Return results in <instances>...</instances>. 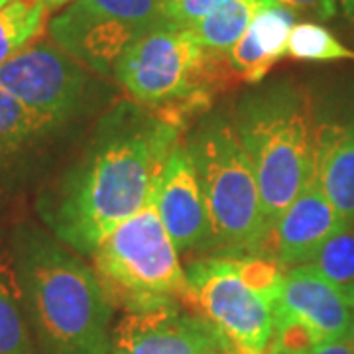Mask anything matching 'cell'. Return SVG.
I'll use <instances>...</instances> for the list:
<instances>
[{"instance_id":"1","label":"cell","mask_w":354,"mask_h":354,"mask_svg":"<svg viewBox=\"0 0 354 354\" xmlns=\"http://www.w3.org/2000/svg\"><path fill=\"white\" fill-rule=\"evenodd\" d=\"M181 124L162 113L122 102L104 114L83 156L39 201L55 239L83 256L142 211L158 187Z\"/></svg>"},{"instance_id":"2","label":"cell","mask_w":354,"mask_h":354,"mask_svg":"<svg viewBox=\"0 0 354 354\" xmlns=\"http://www.w3.org/2000/svg\"><path fill=\"white\" fill-rule=\"evenodd\" d=\"M14 272L44 353L111 354L113 304L77 252L38 228H22Z\"/></svg>"},{"instance_id":"3","label":"cell","mask_w":354,"mask_h":354,"mask_svg":"<svg viewBox=\"0 0 354 354\" xmlns=\"http://www.w3.org/2000/svg\"><path fill=\"white\" fill-rule=\"evenodd\" d=\"M232 124L252 162L266 218L274 230L315 169L311 104L291 83H274L242 97Z\"/></svg>"},{"instance_id":"4","label":"cell","mask_w":354,"mask_h":354,"mask_svg":"<svg viewBox=\"0 0 354 354\" xmlns=\"http://www.w3.org/2000/svg\"><path fill=\"white\" fill-rule=\"evenodd\" d=\"M185 146L211 218L213 252L270 258L272 228L252 162L234 124L221 114H209L191 130Z\"/></svg>"},{"instance_id":"5","label":"cell","mask_w":354,"mask_h":354,"mask_svg":"<svg viewBox=\"0 0 354 354\" xmlns=\"http://www.w3.org/2000/svg\"><path fill=\"white\" fill-rule=\"evenodd\" d=\"M91 258L106 297L127 313L189 304V281L153 197L111 230Z\"/></svg>"},{"instance_id":"6","label":"cell","mask_w":354,"mask_h":354,"mask_svg":"<svg viewBox=\"0 0 354 354\" xmlns=\"http://www.w3.org/2000/svg\"><path fill=\"white\" fill-rule=\"evenodd\" d=\"M221 59L189 28L160 24L136 38L113 67L114 79L146 106H167V118L181 124L209 102Z\"/></svg>"},{"instance_id":"7","label":"cell","mask_w":354,"mask_h":354,"mask_svg":"<svg viewBox=\"0 0 354 354\" xmlns=\"http://www.w3.org/2000/svg\"><path fill=\"white\" fill-rule=\"evenodd\" d=\"M189 305L227 342L230 354H268L276 305L242 279L232 256H211L187 266Z\"/></svg>"},{"instance_id":"8","label":"cell","mask_w":354,"mask_h":354,"mask_svg":"<svg viewBox=\"0 0 354 354\" xmlns=\"http://www.w3.org/2000/svg\"><path fill=\"white\" fill-rule=\"evenodd\" d=\"M88 83L87 67L50 41L28 44L0 65V88L53 127L79 114Z\"/></svg>"},{"instance_id":"9","label":"cell","mask_w":354,"mask_h":354,"mask_svg":"<svg viewBox=\"0 0 354 354\" xmlns=\"http://www.w3.org/2000/svg\"><path fill=\"white\" fill-rule=\"evenodd\" d=\"M111 354H230L227 342L201 315L181 304L130 311L113 329Z\"/></svg>"},{"instance_id":"10","label":"cell","mask_w":354,"mask_h":354,"mask_svg":"<svg viewBox=\"0 0 354 354\" xmlns=\"http://www.w3.org/2000/svg\"><path fill=\"white\" fill-rule=\"evenodd\" d=\"M148 30L87 0L71 2L50 22V36L57 48L87 69L113 73L114 64L128 46Z\"/></svg>"},{"instance_id":"11","label":"cell","mask_w":354,"mask_h":354,"mask_svg":"<svg viewBox=\"0 0 354 354\" xmlns=\"http://www.w3.org/2000/svg\"><path fill=\"white\" fill-rule=\"evenodd\" d=\"M153 203L177 252H213V227L205 195L189 150L181 140L165 160Z\"/></svg>"},{"instance_id":"12","label":"cell","mask_w":354,"mask_h":354,"mask_svg":"<svg viewBox=\"0 0 354 354\" xmlns=\"http://www.w3.org/2000/svg\"><path fill=\"white\" fill-rule=\"evenodd\" d=\"M344 223L348 221L337 213L319 187L315 176H311L272 230L270 258L288 270L307 264L321 244Z\"/></svg>"},{"instance_id":"13","label":"cell","mask_w":354,"mask_h":354,"mask_svg":"<svg viewBox=\"0 0 354 354\" xmlns=\"http://www.w3.org/2000/svg\"><path fill=\"white\" fill-rule=\"evenodd\" d=\"M276 313L301 321L321 342L344 339L354 309L346 304L342 290L307 266L286 270Z\"/></svg>"},{"instance_id":"14","label":"cell","mask_w":354,"mask_h":354,"mask_svg":"<svg viewBox=\"0 0 354 354\" xmlns=\"http://www.w3.org/2000/svg\"><path fill=\"white\" fill-rule=\"evenodd\" d=\"M293 26L295 14L279 2L262 10L236 46L227 51L230 69L248 83H260L288 53Z\"/></svg>"},{"instance_id":"15","label":"cell","mask_w":354,"mask_h":354,"mask_svg":"<svg viewBox=\"0 0 354 354\" xmlns=\"http://www.w3.org/2000/svg\"><path fill=\"white\" fill-rule=\"evenodd\" d=\"M313 176L337 213L354 223V120L317 128Z\"/></svg>"},{"instance_id":"16","label":"cell","mask_w":354,"mask_h":354,"mask_svg":"<svg viewBox=\"0 0 354 354\" xmlns=\"http://www.w3.org/2000/svg\"><path fill=\"white\" fill-rule=\"evenodd\" d=\"M55 128L0 88V171L14 167Z\"/></svg>"},{"instance_id":"17","label":"cell","mask_w":354,"mask_h":354,"mask_svg":"<svg viewBox=\"0 0 354 354\" xmlns=\"http://www.w3.org/2000/svg\"><path fill=\"white\" fill-rule=\"evenodd\" d=\"M278 0H218L215 8L195 28V36L207 50L227 53L246 34L258 14Z\"/></svg>"},{"instance_id":"18","label":"cell","mask_w":354,"mask_h":354,"mask_svg":"<svg viewBox=\"0 0 354 354\" xmlns=\"http://www.w3.org/2000/svg\"><path fill=\"white\" fill-rule=\"evenodd\" d=\"M46 14L44 0H10L0 8V65L38 38Z\"/></svg>"},{"instance_id":"19","label":"cell","mask_w":354,"mask_h":354,"mask_svg":"<svg viewBox=\"0 0 354 354\" xmlns=\"http://www.w3.org/2000/svg\"><path fill=\"white\" fill-rule=\"evenodd\" d=\"M304 266L315 270L339 290H346L354 281V223H344L335 230Z\"/></svg>"},{"instance_id":"20","label":"cell","mask_w":354,"mask_h":354,"mask_svg":"<svg viewBox=\"0 0 354 354\" xmlns=\"http://www.w3.org/2000/svg\"><path fill=\"white\" fill-rule=\"evenodd\" d=\"M288 55L299 62H354V51L342 46L330 30L315 22L293 26L288 41Z\"/></svg>"},{"instance_id":"21","label":"cell","mask_w":354,"mask_h":354,"mask_svg":"<svg viewBox=\"0 0 354 354\" xmlns=\"http://www.w3.org/2000/svg\"><path fill=\"white\" fill-rule=\"evenodd\" d=\"M18 299V288L0 291V354H36Z\"/></svg>"},{"instance_id":"22","label":"cell","mask_w":354,"mask_h":354,"mask_svg":"<svg viewBox=\"0 0 354 354\" xmlns=\"http://www.w3.org/2000/svg\"><path fill=\"white\" fill-rule=\"evenodd\" d=\"M313 330L301 321L283 313H276L274 319V335L270 341L268 354H311L319 344Z\"/></svg>"},{"instance_id":"23","label":"cell","mask_w":354,"mask_h":354,"mask_svg":"<svg viewBox=\"0 0 354 354\" xmlns=\"http://www.w3.org/2000/svg\"><path fill=\"white\" fill-rule=\"evenodd\" d=\"M218 0H164V18L179 28H195Z\"/></svg>"},{"instance_id":"24","label":"cell","mask_w":354,"mask_h":354,"mask_svg":"<svg viewBox=\"0 0 354 354\" xmlns=\"http://www.w3.org/2000/svg\"><path fill=\"white\" fill-rule=\"evenodd\" d=\"M290 10L309 12L319 20H329L337 14V0H278Z\"/></svg>"},{"instance_id":"25","label":"cell","mask_w":354,"mask_h":354,"mask_svg":"<svg viewBox=\"0 0 354 354\" xmlns=\"http://www.w3.org/2000/svg\"><path fill=\"white\" fill-rule=\"evenodd\" d=\"M311 354H354V344L346 337L335 339V341L319 342Z\"/></svg>"},{"instance_id":"26","label":"cell","mask_w":354,"mask_h":354,"mask_svg":"<svg viewBox=\"0 0 354 354\" xmlns=\"http://www.w3.org/2000/svg\"><path fill=\"white\" fill-rule=\"evenodd\" d=\"M342 4V10L346 14V18L351 20L354 24V0H341Z\"/></svg>"},{"instance_id":"27","label":"cell","mask_w":354,"mask_h":354,"mask_svg":"<svg viewBox=\"0 0 354 354\" xmlns=\"http://www.w3.org/2000/svg\"><path fill=\"white\" fill-rule=\"evenodd\" d=\"M44 2H46V6H48V10H57V8L67 6V4H71V2H75V0H44Z\"/></svg>"},{"instance_id":"28","label":"cell","mask_w":354,"mask_h":354,"mask_svg":"<svg viewBox=\"0 0 354 354\" xmlns=\"http://www.w3.org/2000/svg\"><path fill=\"white\" fill-rule=\"evenodd\" d=\"M342 295H344V299H346V304L351 305L354 309V281L346 288V290H342Z\"/></svg>"},{"instance_id":"29","label":"cell","mask_w":354,"mask_h":354,"mask_svg":"<svg viewBox=\"0 0 354 354\" xmlns=\"http://www.w3.org/2000/svg\"><path fill=\"white\" fill-rule=\"evenodd\" d=\"M16 288H18V283H16V281H8V279L4 278V276H2V272H0V291H4V290H16Z\"/></svg>"},{"instance_id":"30","label":"cell","mask_w":354,"mask_h":354,"mask_svg":"<svg viewBox=\"0 0 354 354\" xmlns=\"http://www.w3.org/2000/svg\"><path fill=\"white\" fill-rule=\"evenodd\" d=\"M346 339L354 344V315H353V321H351V327H348V333H346Z\"/></svg>"},{"instance_id":"31","label":"cell","mask_w":354,"mask_h":354,"mask_svg":"<svg viewBox=\"0 0 354 354\" xmlns=\"http://www.w3.org/2000/svg\"><path fill=\"white\" fill-rule=\"evenodd\" d=\"M8 2H10V0H0V8H4V6H6Z\"/></svg>"}]
</instances>
